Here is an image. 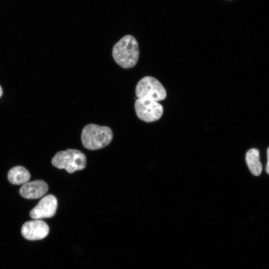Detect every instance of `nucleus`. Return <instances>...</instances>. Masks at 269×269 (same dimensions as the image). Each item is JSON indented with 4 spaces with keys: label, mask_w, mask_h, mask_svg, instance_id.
Instances as JSON below:
<instances>
[{
    "label": "nucleus",
    "mask_w": 269,
    "mask_h": 269,
    "mask_svg": "<svg viewBox=\"0 0 269 269\" xmlns=\"http://www.w3.org/2000/svg\"><path fill=\"white\" fill-rule=\"evenodd\" d=\"M29 172L22 166H16L11 168L7 175L9 181L15 185L23 184L30 179Z\"/></svg>",
    "instance_id": "9"
},
{
    "label": "nucleus",
    "mask_w": 269,
    "mask_h": 269,
    "mask_svg": "<svg viewBox=\"0 0 269 269\" xmlns=\"http://www.w3.org/2000/svg\"><path fill=\"white\" fill-rule=\"evenodd\" d=\"M139 55L138 44L133 36L123 37L113 46L112 56L117 64L125 69L134 67Z\"/></svg>",
    "instance_id": "1"
},
{
    "label": "nucleus",
    "mask_w": 269,
    "mask_h": 269,
    "mask_svg": "<svg viewBox=\"0 0 269 269\" xmlns=\"http://www.w3.org/2000/svg\"><path fill=\"white\" fill-rule=\"evenodd\" d=\"M134 109L137 117L147 123L157 121L163 113V108L158 102L142 99L135 100Z\"/></svg>",
    "instance_id": "5"
},
{
    "label": "nucleus",
    "mask_w": 269,
    "mask_h": 269,
    "mask_svg": "<svg viewBox=\"0 0 269 269\" xmlns=\"http://www.w3.org/2000/svg\"><path fill=\"white\" fill-rule=\"evenodd\" d=\"M2 94V89L1 86H0V98Z\"/></svg>",
    "instance_id": "12"
},
{
    "label": "nucleus",
    "mask_w": 269,
    "mask_h": 269,
    "mask_svg": "<svg viewBox=\"0 0 269 269\" xmlns=\"http://www.w3.org/2000/svg\"><path fill=\"white\" fill-rule=\"evenodd\" d=\"M49 232L48 225L41 220H34L25 222L22 226L21 233L23 237L29 240H41Z\"/></svg>",
    "instance_id": "7"
},
{
    "label": "nucleus",
    "mask_w": 269,
    "mask_h": 269,
    "mask_svg": "<svg viewBox=\"0 0 269 269\" xmlns=\"http://www.w3.org/2000/svg\"><path fill=\"white\" fill-rule=\"evenodd\" d=\"M135 93L138 99L155 102L164 100L167 95L161 83L155 78L149 76L143 77L138 82Z\"/></svg>",
    "instance_id": "4"
},
{
    "label": "nucleus",
    "mask_w": 269,
    "mask_h": 269,
    "mask_svg": "<svg viewBox=\"0 0 269 269\" xmlns=\"http://www.w3.org/2000/svg\"><path fill=\"white\" fill-rule=\"evenodd\" d=\"M57 205L56 197L52 194L47 195L30 211V216L35 220L52 217L56 213Z\"/></svg>",
    "instance_id": "6"
},
{
    "label": "nucleus",
    "mask_w": 269,
    "mask_h": 269,
    "mask_svg": "<svg viewBox=\"0 0 269 269\" xmlns=\"http://www.w3.org/2000/svg\"><path fill=\"white\" fill-rule=\"evenodd\" d=\"M268 162L266 165V171L269 174V147L267 149Z\"/></svg>",
    "instance_id": "11"
},
{
    "label": "nucleus",
    "mask_w": 269,
    "mask_h": 269,
    "mask_svg": "<svg viewBox=\"0 0 269 269\" xmlns=\"http://www.w3.org/2000/svg\"><path fill=\"white\" fill-rule=\"evenodd\" d=\"M52 165L59 169H64L72 173L85 168L86 165V155L75 149H68L56 153L52 159Z\"/></svg>",
    "instance_id": "3"
},
{
    "label": "nucleus",
    "mask_w": 269,
    "mask_h": 269,
    "mask_svg": "<svg viewBox=\"0 0 269 269\" xmlns=\"http://www.w3.org/2000/svg\"><path fill=\"white\" fill-rule=\"evenodd\" d=\"M113 137L111 128L94 124L85 126L81 136L83 146L90 150H97L106 146L111 142Z\"/></svg>",
    "instance_id": "2"
},
{
    "label": "nucleus",
    "mask_w": 269,
    "mask_h": 269,
    "mask_svg": "<svg viewBox=\"0 0 269 269\" xmlns=\"http://www.w3.org/2000/svg\"><path fill=\"white\" fill-rule=\"evenodd\" d=\"M47 184L41 180L27 182L19 189V193L23 198L32 199L42 197L48 191Z\"/></svg>",
    "instance_id": "8"
},
{
    "label": "nucleus",
    "mask_w": 269,
    "mask_h": 269,
    "mask_svg": "<svg viewBox=\"0 0 269 269\" xmlns=\"http://www.w3.org/2000/svg\"><path fill=\"white\" fill-rule=\"evenodd\" d=\"M246 161L251 173L259 176L262 170V165L260 160V152L257 148L249 150L246 155Z\"/></svg>",
    "instance_id": "10"
}]
</instances>
